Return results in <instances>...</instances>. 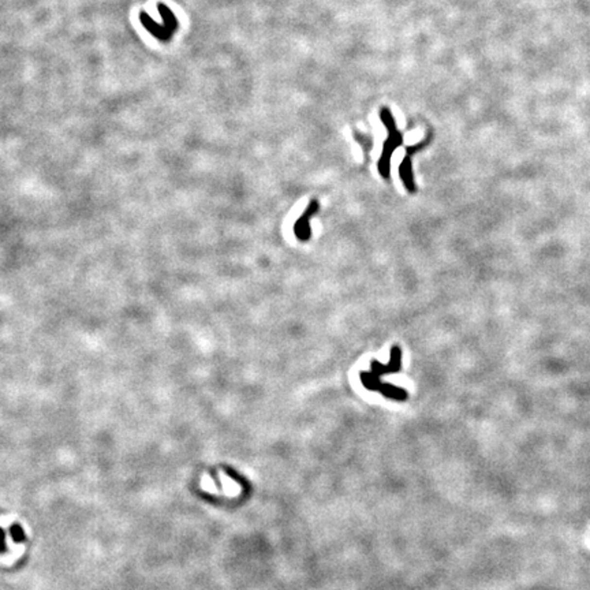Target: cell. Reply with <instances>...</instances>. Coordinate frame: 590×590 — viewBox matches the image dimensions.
I'll use <instances>...</instances> for the list:
<instances>
[{
	"label": "cell",
	"mask_w": 590,
	"mask_h": 590,
	"mask_svg": "<svg viewBox=\"0 0 590 590\" xmlns=\"http://www.w3.org/2000/svg\"><path fill=\"white\" fill-rule=\"evenodd\" d=\"M318 210V202L316 200H312L308 208L305 209L299 219L294 224V234L299 241H309L310 238V217L316 215Z\"/></svg>",
	"instance_id": "cell-1"
},
{
	"label": "cell",
	"mask_w": 590,
	"mask_h": 590,
	"mask_svg": "<svg viewBox=\"0 0 590 590\" xmlns=\"http://www.w3.org/2000/svg\"><path fill=\"white\" fill-rule=\"evenodd\" d=\"M157 10L158 14L161 15L163 22H164L163 25H164L170 32H173V33L174 32H176L178 28H179V22H178V18L175 17V14L171 11V8L166 6V4H163V3H158Z\"/></svg>",
	"instance_id": "cell-3"
},
{
	"label": "cell",
	"mask_w": 590,
	"mask_h": 590,
	"mask_svg": "<svg viewBox=\"0 0 590 590\" xmlns=\"http://www.w3.org/2000/svg\"><path fill=\"white\" fill-rule=\"evenodd\" d=\"M403 167L406 168V171H404L403 168L400 170V173H402V176H403V180L404 183L407 185V187H409V190H414V185H413V179H411V171H410V161L409 160H404L403 161Z\"/></svg>",
	"instance_id": "cell-4"
},
{
	"label": "cell",
	"mask_w": 590,
	"mask_h": 590,
	"mask_svg": "<svg viewBox=\"0 0 590 590\" xmlns=\"http://www.w3.org/2000/svg\"><path fill=\"white\" fill-rule=\"evenodd\" d=\"M139 21H141V23H142V26H144L145 29L148 30L152 36L156 37L157 40H160V41H168V40H171V37H173L174 35L173 32H170L164 25H158L157 22L153 21L151 17H149V14L145 13L144 10L139 13Z\"/></svg>",
	"instance_id": "cell-2"
}]
</instances>
